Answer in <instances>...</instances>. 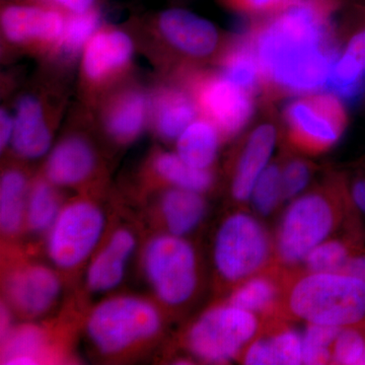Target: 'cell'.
Listing matches in <instances>:
<instances>
[{"label": "cell", "mask_w": 365, "mask_h": 365, "mask_svg": "<svg viewBox=\"0 0 365 365\" xmlns=\"http://www.w3.org/2000/svg\"><path fill=\"white\" fill-rule=\"evenodd\" d=\"M330 0H297L250 35L264 83L288 93L327 85L339 53L331 31Z\"/></svg>", "instance_id": "obj_1"}, {"label": "cell", "mask_w": 365, "mask_h": 365, "mask_svg": "<svg viewBox=\"0 0 365 365\" xmlns=\"http://www.w3.org/2000/svg\"><path fill=\"white\" fill-rule=\"evenodd\" d=\"M287 306L307 324L352 327L365 318V282L345 273L309 272L292 285Z\"/></svg>", "instance_id": "obj_2"}, {"label": "cell", "mask_w": 365, "mask_h": 365, "mask_svg": "<svg viewBox=\"0 0 365 365\" xmlns=\"http://www.w3.org/2000/svg\"><path fill=\"white\" fill-rule=\"evenodd\" d=\"M132 34L138 48L143 46L158 68L165 71H169L170 64H175L176 60L208 58L220 46V34L215 26L182 9H165L153 19L145 33Z\"/></svg>", "instance_id": "obj_3"}, {"label": "cell", "mask_w": 365, "mask_h": 365, "mask_svg": "<svg viewBox=\"0 0 365 365\" xmlns=\"http://www.w3.org/2000/svg\"><path fill=\"white\" fill-rule=\"evenodd\" d=\"M138 49L133 34L102 26L86 44L78 62V91L90 110L109 91L131 78Z\"/></svg>", "instance_id": "obj_4"}, {"label": "cell", "mask_w": 365, "mask_h": 365, "mask_svg": "<svg viewBox=\"0 0 365 365\" xmlns=\"http://www.w3.org/2000/svg\"><path fill=\"white\" fill-rule=\"evenodd\" d=\"M162 327L157 307L148 300L119 297L98 304L88 318L91 342L101 352L115 354L150 339Z\"/></svg>", "instance_id": "obj_5"}, {"label": "cell", "mask_w": 365, "mask_h": 365, "mask_svg": "<svg viewBox=\"0 0 365 365\" xmlns=\"http://www.w3.org/2000/svg\"><path fill=\"white\" fill-rule=\"evenodd\" d=\"M174 76L187 86L200 116L215 124L222 137H232L246 126L253 114V93L232 83L222 72L188 67Z\"/></svg>", "instance_id": "obj_6"}, {"label": "cell", "mask_w": 365, "mask_h": 365, "mask_svg": "<svg viewBox=\"0 0 365 365\" xmlns=\"http://www.w3.org/2000/svg\"><path fill=\"white\" fill-rule=\"evenodd\" d=\"M51 79L21 91L13 110L14 134L11 146L18 157L38 160L52 148L53 129L64 107L61 90Z\"/></svg>", "instance_id": "obj_7"}, {"label": "cell", "mask_w": 365, "mask_h": 365, "mask_svg": "<svg viewBox=\"0 0 365 365\" xmlns=\"http://www.w3.org/2000/svg\"><path fill=\"white\" fill-rule=\"evenodd\" d=\"M144 270L163 304H185L195 292L196 255L182 237L162 235L150 241L144 253Z\"/></svg>", "instance_id": "obj_8"}, {"label": "cell", "mask_w": 365, "mask_h": 365, "mask_svg": "<svg viewBox=\"0 0 365 365\" xmlns=\"http://www.w3.org/2000/svg\"><path fill=\"white\" fill-rule=\"evenodd\" d=\"M256 314L230 304L203 314L190 330V349L211 364L235 359L258 332Z\"/></svg>", "instance_id": "obj_9"}, {"label": "cell", "mask_w": 365, "mask_h": 365, "mask_svg": "<svg viewBox=\"0 0 365 365\" xmlns=\"http://www.w3.org/2000/svg\"><path fill=\"white\" fill-rule=\"evenodd\" d=\"M269 254L270 242L265 228L246 213L230 216L216 235L215 267L228 281L253 275L265 265Z\"/></svg>", "instance_id": "obj_10"}, {"label": "cell", "mask_w": 365, "mask_h": 365, "mask_svg": "<svg viewBox=\"0 0 365 365\" xmlns=\"http://www.w3.org/2000/svg\"><path fill=\"white\" fill-rule=\"evenodd\" d=\"M66 16L51 6L7 4L0 14L2 45L11 52L26 53L45 59L63 33Z\"/></svg>", "instance_id": "obj_11"}, {"label": "cell", "mask_w": 365, "mask_h": 365, "mask_svg": "<svg viewBox=\"0 0 365 365\" xmlns=\"http://www.w3.org/2000/svg\"><path fill=\"white\" fill-rule=\"evenodd\" d=\"M335 225V212L322 194L299 197L283 215L277 237V251L285 264L304 261L307 254L325 242Z\"/></svg>", "instance_id": "obj_12"}, {"label": "cell", "mask_w": 365, "mask_h": 365, "mask_svg": "<svg viewBox=\"0 0 365 365\" xmlns=\"http://www.w3.org/2000/svg\"><path fill=\"white\" fill-rule=\"evenodd\" d=\"M105 227L102 210L88 201L62 208L48 235L47 251L55 265L71 269L81 265L97 246Z\"/></svg>", "instance_id": "obj_13"}, {"label": "cell", "mask_w": 365, "mask_h": 365, "mask_svg": "<svg viewBox=\"0 0 365 365\" xmlns=\"http://www.w3.org/2000/svg\"><path fill=\"white\" fill-rule=\"evenodd\" d=\"M284 118L292 141L312 153L337 143L346 125L344 108L334 93L297 98L287 106Z\"/></svg>", "instance_id": "obj_14"}, {"label": "cell", "mask_w": 365, "mask_h": 365, "mask_svg": "<svg viewBox=\"0 0 365 365\" xmlns=\"http://www.w3.org/2000/svg\"><path fill=\"white\" fill-rule=\"evenodd\" d=\"M88 111L106 135L114 143L126 145L136 140L150 125V88L131 78L109 91Z\"/></svg>", "instance_id": "obj_15"}, {"label": "cell", "mask_w": 365, "mask_h": 365, "mask_svg": "<svg viewBox=\"0 0 365 365\" xmlns=\"http://www.w3.org/2000/svg\"><path fill=\"white\" fill-rule=\"evenodd\" d=\"M198 115L191 91L177 76L150 88V124L163 140L176 141Z\"/></svg>", "instance_id": "obj_16"}, {"label": "cell", "mask_w": 365, "mask_h": 365, "mask_svg": "<svg viewBox=\"0 0 365 365\" xmlns=\"http://www.w3.org/2000/svg\"><path fill=\"white\" fill-rule=\"evenodd\" d=\"M97 165V153L90 139L81 132H71L50 150L45 177L54 186H78L93 176Z\"/></svg>", "instance_id": "obj_17"}, {"label": "cell", "mask_w": 365, "mask_h": 365, "mask_svg": "<svg viewBox=\"0 0 365 365\" xmlns=\"http://www.w3.org/2000/svg\"><path fill=\"white\" fill-rule=\"evenodd\" d=\"M6 292L11 304L21 313L38 316L47 312L58 299L61 283L51 269L28 266L11 274Z\"/></svg>", "instance_id": "obj_18"}, {"label": "cell", "mask_w": 365, "mask_h": 365, "mask_svg": "<svg viewBox=\"0 0 365 365\" xmlns=\"http://www.w3.org/2000/svg\"><path fill=\"white\" fill-rule=\"evenodd\" d=\"M135 246L136 240L131 232L127 230L115 232L88 269V288L95 292H106L117 287L123 280L127 263Z\"/></svg>", "instance_id": "obj_19"}, {"label": "cell", "mask_w": 365, "mask_h": 365, "mask_svg": "<svg viewBox=\"0 0 365 365\" xmlns=\"http://www.w3.org/2000/svg\"><path fill=\"white\" fill-rule=\"evenodd\" d=\"M275 143L276 131L272 125H261L251 134L232 181V195L237 200L250 199L255 182L268 167Z\"/></svg>", "instance_id": "obj_20"}, {"label": "cell", "mask_w": 365, "mask_h": 365, "mask_svg": "<svg viewBox=\"0 0 365 365\" xmlns=\"http://www.w3.org/2000/svg\"><path fill=\"white\" fill-rule=\"evenodd\" d=\"M101 26L102 16L97 9L83 14H67L63 33L45 61L58 71L71 68L79 62L86 44Z\"/></svg>", "instance_id": "obj_21"}, {"label": "cell", "mask_w": 365, "mask_h": 365, "mask_svg": "<svg viewBox=\"0 0 365 365\" xmlns=\"http://www.w3.org/2000/svg\"><path fill=\"white\" fill-rule=\"evenodd\" d=\"M327 88L343 100L354 101L365 90V31L348 43L334 62Z\"/></svg>", "instance_id": "obj_22"}, {"label": "cell", "mask_w": 365, "mask_h": 365, "mask_svg": "<svg viewBox=\"0 0 365 365\" xmlns=\"http://www.w3.org/2000/svg\"><path fill=\"white\" fill-rule=\"evenodd\" d=\"M220 138L215 125L200 116L178 137L176 153L192 167L209 170L217 155Z\"/></svg>", "instance_id": "obj_23"}, {"label": "cell", "mask_w": 365, "mask_h": 365, "mask_svg": "<svg viewBox=\"0 0 365 365\" xmlns=\"http://www.w3.org/2000/svg\"><path fill=\"white\" fill-rule=\"evenodd\" d=\"M220 66L223 76L249 93H254L264 83L260 63L250 37L227 45L220 55Z\"/></svg>", "instance_id": "obj_24"}, {"label": "cell", "mask_w": 365, "mask_h": 365, "mask_svg": "<svg viewBox=\"0 0 365 365\" xmlns=\"http://www.w3.org/2000/svg\"><path fill=\"white\" fill-rule=\"evenodd\" d=\"M302 335L292 329L280 331L272 337L254 341L245 354L249 365L302 364Z\"/></svg>", "instance_id": "obj_25"}, {"label": "cell", "mask_w": 365, "mask_h": 365, "mask_svg": "<svg viewBox=\"0 0 365 365\" xmlns=\"http://www.w3.org/2000/svg\"><path fill=\"white\" fill-rule=\"evenodd\" d=\"M162 209L169 234L182 237L200 223L206 206L201 193L174 187L163 195Z\"/></svg>", "instance_id": "obj_26"}, {"label": "cell", "mask_w": 365, "mask_h": 365, "mask_svg": "<svg viewBox=\"0 0 365 365\" xmlns=\"http://www.w3.org/2000/svg\"><path fill=\"white\" fill-rule=\"evenodd\" d=\"M26 175L19 169L4 170L0 180V227L6 235L20 230L29 196Z\"/></svg>", "instance_id": "obj_27"}, {"label": "cell", "mask_w": 365, "mask_h": 365, "mask_svg": "<svg viewBox=\"0 0 365 365\" xmlns=\"http://www.w3.org/2000/svg\"><path fill=\"white\" fill-rule=\"evenodd\" d=\"M153 169L163 181L176 188L202 193L210 188L213 176L209 170L197 169L177 153H160L153 160Z\"/></svg>", "instance_id": "obj_28"}, {"label": "cell", "mask_w": 365, "mask_h": 365, "mask_svg": "<svg viewBox=\"0 0 365 365\" xmlns=\"http://www.w3.org/2000/svg\"><path fill=\"white\" fill-rule=\"evenodd\" d=\"M54 187L47 179L40 180L29 191L26 217L33 232L49 230L61 211Z\"/></svg>", "instance_id": "obj_29"}, {"label": "cell", "mask_w": 365, "mask_h": 365, "mask_svg": "<svg viewBox=\"0 0 365 365\" xmlns=\"http://www.w3.org/2000/svg\"><path fill=\"white\" fill-rule=\"evenodd\" d=\"M45 348L42 331L34 326L11 330L4 339L2 361L6 364H36Z\"/></svg>", "instance_id": "obj_30"}, {"label": "cell", "mask_w": 365, "mask_h": 365, "mask_svg": "<svg viewBox=\"0 0 365 365\" xmlns=\"http://www.w3.org/2000/svg\"><path fill=\"white\" fill-rule=\"evenodd\" d=\"M277 299V287L270 278L258 276L242 283L230 299V304L255 314L269 311Z\"/></svg>", "instance_id": "obj_31"}, {"label": "cell", "mask_w": 365, "mask_h": 365, "mask_svg": "<svg viewBox=\"0 0 365 365\" xmlns=\"http://www.w3.org/2000/svg\"><path fill=\"white\" fill-rule=\"evenodd\" d=\"M342 328L309 324L302 334V364L318 365L332 362V347Z\"/></svg>", "instance_id": "obj_32"}, {"label": "cell", "mask_w": 365, "mask_h": 365, "mask_svg": "<svg viewBox=\"0 0 365 365\" xmlns=\"http://www.w3.org/2000/svg\"><path fill=\"white\" fill-rule=\"evenodd\" d=\"M250 199L255 209L262 215H269L277 207L283 199L281 170L277 165H268L262 173L255 182Z\"/></svg>", "instance_id": "obj_33"}, {"label": "cell", "mask_w": 365, "mask_h": 365, "mask_svg": "<svg viewBox=\"0 0 365 365\" xmlns=\"http://www.w3.org/2000/svg\"><path fill=\"white\" fill-rule=\"evenodd\" d=\"M349 258L343 242L326 240L307 254L304 263L309 272L342 273Z\"/></svg>", "instance_id": "obj_34"}, {"label": "cell", "mask_w": 365, "mask_h": 365, "mask_svg": "<svg viewBox=\"0 0 365 365\" xmlns=\"http://www.w3.org/2000/svg\"><path fill=\"white\" fill-rule=\"evenodd\" d=\"M365 351L362 334L346 327L340 330L332 347V362L335 364L360 365Z\"/></svg>", "instance_id": "obj_35"}, {"label": "cell", "mask_w": 365, "mask_h": 365, "mask_svg": "<svg viewBox=\"0 0 365 365\" xmlns=\"http://www.w3.org/2000/svg\"><path fill=\"white\" fill-rule=\"evenodd\" d=\"M309 170L302 160H292L281 170L283 199H292L299 195L309 182Z\"/></svg>", "instance_id": "obj_36"}, {"label": "cell", "mask_w": 365, "mask_h": 365, "mask_svg": "<svg viewBox=\"0 0 365 365\" xmlns=\"http://www.w3.org/2000/svg\"><path fill=\"white\" fill-rule=\"evenodd\" d=\"M237 9L247 11H269L285 9L294 0H228Z\"/></svg>", "instance_id": "obj_37"}, {"label": "cell", "mask_w": 365, "mask_h": 365, "mask_svg": "<svg viewBox=\"0 0 365 365\" xmlns=\"http://www.w3.org/2000/svg\"><path fill=\"white\" fill-rule=\"evenodd\" d=\"M14 134L13 110L9 111L6 106L0 109V148L6 150L11 143Z\"/></svg>", "instance_id": "obj_38"}, {"label": "cell", "mask_w": 365, "mask_h": 365, "mask_svg": "<svg viewBox=\"0 0 365 365\" xmlns=\"http://www.w3.org/2000/svg\"><path fill=\"white\" fill-rule=\"evenodd\" d=\"M57 9L66 14L86 13L96 9L97 0H50Z\"/></svg>", "instance_id": "obj_39"}, {"label": "cell", "mask_w": 365, "mask_h": 365, "mask_svg": "<svg viewBox=\"0 0 365 365\" xmlns=\"http://www.w3.org/2000/svg\"><path fill=\"white\" fill-rule=\"evenodd\" d=\"M365 282V255L350 257L343 272Z\"/></svg>", "instance_id": "obj_40"}, {"label": "cell", "mask_w": 365, "mask_h": 365, "mask_svg": "<svg viewBox=\"0 0 365 365\" xmlns=\"http://www.w3.org/2000/svg\"><path fill=\"white\" fill-rule=\"evenodd\" d=\"M352 199L360 212L365 215V179L359 180L353 185Z\"/></svg>", "instance_id": "obj_41"}, {"label": "cell", "mask_w": 365, "mask_h": 365, "mask_svg": "<svg viewBox=\"0 0 365 365\" xmlns=\"http://www.w3.org/2000/svg\"><path fill=\"white\" fill-rule=\"evenodd\" d=\"M360 365H365V351H364V357H362L361 361H360Z\"/></svg>", "instance_id": "obj_42"}]
</instances>
